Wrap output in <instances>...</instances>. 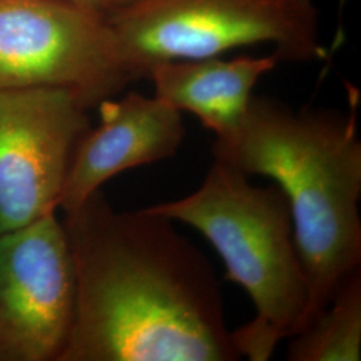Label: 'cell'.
Listing matches in <instances>:
<instances>
[{"label": "cell", "instance_id": "cell-1", "mask_svg": "<svg viewBox=\"0 0 361 361\" xmlns=\"http://www.w3.org/2000/svg\"><path fill=\"white\" fill-rule=\"evenodd\" d=\"M77 279L59 361L241 360L207 256L150 212H118L102 189L66 212Z\"/></svg>", "mask_w": 361, "mask_h": 361}, {"label": "cell", "instance_id": "cell-2", "mask_svg": "<svg viewBox=\"0 0 361 361\" xmlns=\"http://www.w3.org/2000/svg\"><path fill=\"white\" fill-rule=\"evenodd\" d=\"M359 97L348 111L301 107L253 94L245 116L214 138V159L247 177H268L285 194L308 301L300 332L361 268ZM292 337V336H290Z\"/></svg>", "mask_w": 361, "mask_h": 361}, {"label": "cell", "instance_id": "cell-3", "mask_svg": "<svg viewBox=\"0 0 361 361\" xmlns=\"http://www.w3.org/2000/svg\"><path fill=\"white\" fill-rule=\"evenodd\" d=\"M201 233L216 249L226 277L250 297L255 317L232 331L241 357L268 361L295 335L308 301L289 202L276 185L249 177L214 159L201 186L180 200L147 207Z\"/></svg>", "mask_w": 361, "mask_h": 361}, {"label": "cell", "instance_id": "cell-4", "mask_svg": "<svg viewBox=\"0 0 361 361\" xmlns=\"http://www.w3.org/2000/svg\"><path fill=\"white\" fill-rule=\"evenodd\" d=\"M109 20L131 83L164 62L256 46L280 62L328 56L316 0H131Z\"/></svg>", "mask_w": 361, "mask_h": 361}, {"label": "cell", "instance_id": "cell-5", "mask_svg": "<svg viewBox=\"0 0 361 361\" xmlns=\"http://www.w3.org/2000/svg\"><path fill=\"white\" fill-rule=\"evenodd\" d=\"M130 83L107 15L65 0H0V89H66L90 110Z\"/></svg>", "mask_w": 361, "mask_h": 361}, {"label": "cell", "instance_id": "cell-6", "mask_svg": "<svg viewBox=\"0 0 361 361\" xmlns=\"http://www.w3.org/2000/svg\"><path fill=\"white\" fill-rule=\"evenodd\" d=\"M87 111L66 89H0V235L56 213Z\"/></svg>", "mask_w": 361, "mask_h": 361}, {"label": "cell", "instance_id": "cell-7", "mask_svg": "<svg viewBox=\"0 0 361 361\" xmlns=\"http://www.w3.org/2000/svg\"><path fill=\"white\" fill-rule=\"evenodd\" d=\"M77 279L56 213L0 235V361H59L73 331Z\"/></svg>", "mask_w": 361, "mask_h": 361}, {"label": "cell", "instance_id": "cell-8", "mask_svg": "<svg viewBox=\"0 0 361 361\" xmlns=\"http://www.w3.org/2000/svg\"><path fill=\"white\" fill-rule=\"evenodd\" d=\"M97 109L99 123L83 134L68 168L58 202L63 213L122 171L174 157L186 134L182 113L154 94L129 91Z\"/></svg>", "mask_w": 361, "mask_h": 361}, {"label": "cell", "instance_id": "cell-9", "mask_svg": "<svg viewBox=\"0 0 361 361\" xmlns=\"http://www.w3.org/2000/svg\"><path fill=\"white\" fill-rule=\"evenodd\" d=\"M280 63L271 52L170 61L154 66L147 80L154 95L180 113L197 116L216 138L226 135L245 116L258 80Z\"/></svg>", "mask_w": 361, "mask_h": 361}, {"label": "cell", "instance_id": "cell-10", "mask_svg": "<svg viewBox=\"0 0 361 361\" xmlns=\"http://www.w3.org/2000/svg\"><path fill=\"white\" fill-rule=\"evenodd\" d=\"M289 338L286 360H361V268L344 280L323 312Z\"/></svg>", "mask_w": 361, "mask_h": 361}, {"label": "cell", "instance_id": "cell-11", "mask_svg": "<svg viewBox=\"0 0 361 361\" xmlns=\"http://www.w3.org/2000/svg\"><path fill=\"white\" fill-rule=\"evenodd\" d=\"M65 1L110 16L116 11L122 10L123 7H126L131 0H65Z\"/></svg>", "mask_w": 361, "mask_h": 361}]
</instances>
